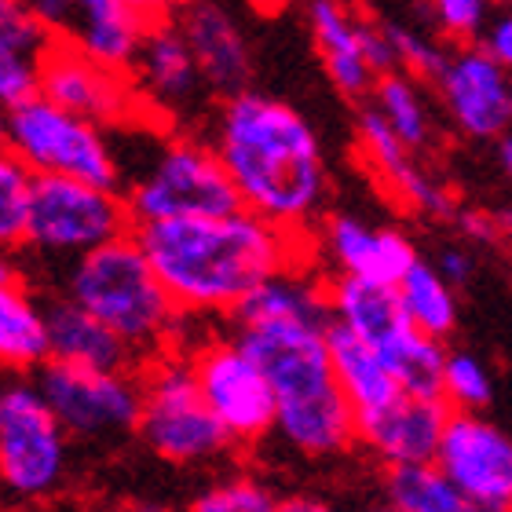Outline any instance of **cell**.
<instances>
[{
	"label": "cell",
	"instance_id": "cell-46",
	"mask_svg": "<svg viewBox=\"0 0 512 512\" xmlns=\"http://www.w3.org/2000/svg\"><path fill=\"white\" fill-rule=\"evenodd\" d=\"M491 8H498V11H512V0H487Z\"/></svg>",
	"mask_w": 512,
	"mask_h": 512
},
{
	"label": "cell",
	"instance_id": "cell-41",
	"mask_svg": "<svg viewBox=\"0 0 512 512\" xmlns=\"http://www.w3.org/2000/svg\"><path fill=\"white\" fill-rule=\"evenodd\" d=\"M125 4L136 11L147 26H154V22H176L194 0H125Z\"/></svg>",
	"mask_w": 512,
	"mask_h": 512
},
{
	"label": "cell",
	"instance_id": "cell-45",
	"mask_svg": "<svg viewBox=\"0 0 512 512\" xmlns=\"http://www.w3.org/2000/svg\"><path fill=\"white\" fill-rule=\"evenodd\" d=\"M498 224H502V242L512 246V209H502V213H498Z\"/></svg>",
	"mask_w": 512,
	"mask_h": 512
},
{
	"label": "cell",
	"instance_id": "cell-40",
	"mask_svg": "<svg viewBox=\"0 0 512 512\" xmlns=\"http://www.w3.org/2000/svg\"><path fill=\"white\" fill-rule=\"evenodd\" d=\"M483 52L491 55L494 63L512 74V11H498L494 19H487L480 41H476Z\"/></svg>",
	"mask_w": 512,
	"mask_h": 512
},
{
	"label": "cell",
	"instance_id": "cell-35",
	"mask_svg": "<svg viewBox=\"0 0 512 512\" xmlns=\"http://www.w3.org/2000/svg\"><path fill=\"white\" fill-rule=\"evenodd\" d=\"M41 59L44 55L0 37V107L11 110L41 92Z\"/></svg>",
	"mask_w": 512,
	"mask_h": 512
},
{
	"label": "cell",
	"instance_id": "cell-36",
	"mask_svg": "<svg viewBox=\"0 0 512 512\" xmlns=\"http://www.w3.org/2000/svg\"><path fill=\"white\" fill-rule=\"evenodd\" d=\"M425 8L436 22V30L458 44L480 41L483 26L491 19L487 0H425Z\"/></svg>",
	"mask_w": 512,
	"mask_h": 512
},
{
	"label": "cell",
	"instance_id": "cell-26",
	"mask_svg": "<svg viewBox=\"0 0 512 512\" xmlns=\"http://www.w3.org/2000/svg\"><path fill=\"white\" fill-rule=\"evenodd\" d=\"M147 22L125 0H74V26L66 41L107 66L128 70L139 52Z\"/></svg>",
	"mask_w": 512,
	"mask_h": 512
},
{
	"label": "cell",
	"instance_id": "cell-28",
	"mask_svg": "<svg viewBox=\"0 0 512 512\" xmlns=\"http://www.w3.org/2000/svg\"><path fill=\"white\" fill-rule=\"evenodd\" d=\"M395 293H399V304H403L406 319L414 322L425 337L447 344L450 337L458 333V322H461L458 289L439 275L436 267H432V260L421 256V260L403 275V282L395 286Z\"/></svg>",
	"mask_w": 512,
	"mask_h": 512
},
{
	"label": "cell",
	"instance_id": "cell-44",
	"mask_svg": "<svg viewBox=\"0 0 512 512\" xmlns=\"http://www.w3.org/2000/svg\"><path fill=\"white\" fill-rule=\"evenodd\" d=\"M498 169H502V176L509 180V187H512V136H509V132L498 139Z\"/></svg>",
	"mask_w": 512,
	"mask_h": 512
},
{
	"label": "cell",
	"instance_id": "cell-51",
	"mask_svg": "<svg viewBox=\"0 0 512 512\" xmlns=\"http://www.w3.org/2000/svg\"><path fill=\"white\" fill-rule=\"evenodd\" d=\"M509 107H512V88H509Z\"/></svg>",
	"mask_w": 512,
	"mask_h": 512
},
{
	"label": "cell",
	"instance_id": "cell-17",
	"mask_svg": "<svg viewBox=\"0 0 512 512\" xmlns=\"http://www.w3.org/2000/svg\"><path fill=\"white\" fill-rule=\"evenodd\" d=\"M450 125L469 139H498L509 132L512 74L494 63L480 44H458L447 55L443 74L432 81Z\"/></svg>",
	"mask_w": 512,
	"mask_h": 512
},
{
	"label": "cell",
	"instance_id": "cell-1",
	"mask_svg": "<svg viewBox=\"0 0 512 512\" xmlns=\"http://www.w3.org/2000/svg\"><path fill=\"white\" fill-rule=\"evenodd\" d=\"M209 143L242 209L311 238L330 202V161L315 125L293 103L256 88L220 99L209 118Z\"/></svg>",
	"mask_w": 512,
	"mask_h": 512
},
{
	"label": "cell",
	"instance_id": "cell-5",
	"mask_svg": "<svg viewBox=\"0 0 512 512\" xmlns=\"http://www.w3.org/2000/svg\"><path fill=\"white\" fill-rule=\"evenodd\" d=\"M139 425L136 439L172 469H202L235 454V443L216 421L183 348L139 366Z\"/></svg>",
	"mask_w": 512,
	"mask_h": 512
},
{
	"label": "cell",
	"instance_id": "cell-39",
	"mask_svg": "<svg viewBox=\"0 0 512 512\" xmlns=\"http://www.w3.org/2000/svg\"><path fill=\"white\" fill-rule=\"evenodd\" d=\"M432 267H436L454 289H465L472 278H476V256H472L469 246H458V242L439 246L436 256H432Z\"/></svg>",
	"mask_w": 512,
	"mask_h": 512
},
{
	"label": "cell",
	"instance_id": "cell-42",
	"mask_svg": "<svg viewBox=\"0 0 512 512\" xmlns=\"http://www.w3.org/2000/svg\"><path fill=\"white\" fill-rule=\"evenodd\" d=\"M282 512H341L333 502H326L322 494H286L282 498Z\"/></svg>",
	"mask_w": 512,
	"mask_h": 512
},
{
	"label": "cell",
	"instance_id": "cell-33",
	"mask_svg": "<svg viewBox=\"0 0 512 512\" xmlns=\"http://www.w3.org/2000/svg\"><path fill=\"white\" fill-rule=\"evenodd\" d=\"M443 403L450 410H487L494 403V374L476 352L447 348L443 363Z\"/></svg>",
	"mask_w": 512,
	"mask_h": 512
},
{
	"label": "cell",
	"instance_id": "cell-8",
	"mask_svg": "<svg viewBox=\"0 0 512 512\" xmlns=\"http://www.w3.org/2000/svg\"><path fill=\"white\" fill-rule=\"evenodd\" d=\"M70 443L33 377H8L0 406V494L15 505L52 502L70 480Z\"/></svg>",
	"mask_w": 512,
	"mask_h": 512
},
{
	"label": "cell",
	"instance_id": "cell-19",
	"mask_svg": "<svg viewBox=\"0 0 512 512\" xmlns=\"http://www.w3.org/2000/svg\"><path fill=\"white\" fill-rule=\"evenodd\" d=\"M450 406L432 395H395L377 414L359 417V447L370 450L384 469L432 465L447 428Z\"/></svg>",
	"mask_w": 512,
	"mask_h": 512
},
{
	"label": "cell",
	"instance_id": "cell-38",
	"mask_svg": "<svg viewBox=\"0 0 512 512\" xmlns=\"http://www.w3.org/2000/svg\"><path fill=\"white\" fill-rule=\"evenodd\" d=\"M450 224L458 227V235L472 246H502V224L498 213H483V209H458Z\"/></svg>",
	"mask_w": 512,
	"mask_h": 512
},
{
	"label": "cell",
	"instance_id": "cell-18",
	"mask_svg": "<svg viewBox=\"0 0 512 512\" xmlns=\"http://www.w3.org/2000/svg\"><path fill=\"white\" fill-rule=\"evenodd\" d=\"M355 143H359L366 169L374 172V180L403 209L428 216V220H454L458 213L454 194L417 161V150L406 147L370 103H363L359 118H355Z\"/></svg>",
	"mask_w": 512,
	"mask_h": 512
},
{
	"label": "cell",
	"instance_id": "cell-29",
	"mask_svg": "<svg viewBox=\"0 0 512 512\" xmlns=\"http://www.w3.org/2000/svg\"><path fill=\"white\" fill-rule=\"evenodd\" d=\"M366 103L388 121V128L410 150L421 154V150L432 147V132L436 128H432V110H428V99L421 92V85H417V77H410L406 70L381 74Z\"/></svg>",
	"mask_w": 512,
	"mask_h": 512
},
{
	"label": "cell",
	"instance_id": "cell-43",
	"mask_svg": "<svg viewBox=\"0 0 512 512\" xmlns=\"http://www.w3.org/2000/svg\"><path fill=\"white\" fill-rule=\"evenodd\" d=\"M0 282H26V267L19 260V249H0Z\"/></svg>",
	"mask_w": 512,
	"mask_h": 512
},
{
	"label": "cell",
	"instance_id": "cell-34",
	"mask_svg": "<svg viewBox=\"0 0 512 512\" xmlns=\"http://www.w3.org/2000/svg\"><path fill=\"white\" fill-rule=\"evenodd\" d=\"M384 33H388V41H392V52H395V63L399 70H406L410 77L417 81H436L443 74V66H447V48L432 37H425L421 30L414 26H403V22H381Z\"/></svg>",
	"mask_w": 512,
	"mask_h": 512
},
{
	"label": "cell",
	"instance_id": "cell-50",
	"mask_svg": "<svg viewBox=\"0 0 512 512\" xmlns=\"http://www.w3.org/2000/svg\"><path fill=\"white\" fill-rule=\"evenodd\" d=\"M4 388H8V377H0V406H4Z\"/></svg>",
	"mask_w": 512,
	"mask_h": 512
},
{
	"label": "cell",
	"instance_id": "cell-30",
	"mask_svg": "<svg viewBox=\"0 0 512 512\" xmlns=\"http://www.w3.org/2000/svg\"><path fill=\"white\" fill-rule=\"evenodd\" d=\"M384 502L399 512H491L465 498L436 465L384 469Z\"/></svg>",
	"mask_w": 512,
	"mask_h": 512
},
{
	"label": "cell",
	"instance_id": "cell-15",
	"mask_svg": "<svg viewBox=\"0 0 512 512\" xmlns=\"http://www.w3.org/2000/svg\"><path fill=\"white\" fill-rule=\"evenodd\" d=\"M432 465L476 505L512 512V432L487 410H450Z\"/></svg>",
	"mask_w": 512,
	"mask_h": 512
},
{
	"label": "cell",
	"instance_id": "cell-2",
	"mask_svg": "<svg viewBox=\"0 0 512 512\" xmlns=\"http://www.w3.org/2000/svg\"><path fill=\"white\" fill-rule=\"evenodd\" d=\"M136 238L191 322L231 319L267 278L311 264V238L289 235L249 209L147 224L136 227Z\"/></svg>",
	"mask_w": 512,
	"mask_h": 512
},
{
	"label": "cell",
	"instance_id": "cell-6",
	"mask_svg": "<svg viewBox=\"0 0 512 512\" xmlns=\"http://www.w3.org/2000/svg\"><path fill=\"white\" fill-rule=\"evenodd\" d=\"M330 315L337 326L352 330L392 366L399 388L410 395L443 399V363L447 344L432 341L406 319L395 286L366 282V278L326 275Z\"/></svg>",
	"mask_w": 512,
	"mask_h": 512
},
{
	"label": "cell",
	"instance_id": "cell-49",
	"mask_svg": "<svg viewBox=\"0 0 512 512\" xmlns=\"http://www.w3.org/2000/svg\"><path fill=\"white\" fill-rule=\"evenodd\" d=\"M4 121H8V110L0 107V143H4Z\"/></svg>",
	"mask_w": 512,
	"mask_h": 512
},
{
	"label": "cell",
	"instance_id": "cell-25",
	"mask_svg": "<svg viewBox=\"0 0 512 512\" xmlns=\"http://www.w3.org/2000/svg\"><path fill=\"white\" fill-rule=\"evenodd\" d=\"M330 359H333L337 388L352 403L355 417L377 414L381 406L392 403L395 395H403L392 366L384 363L370 344L359 341L352 330H344L337 322H330Z\"/></svg>",
	"mask_w": 512,
	"mask_h": 512
},
{
	"label": "cell",
	"instance_id": "cell-11",
	"mask_svg": "<svg viewBox=\"0 0 512 512\" xmlns=\"http://www.w3.org/2000/svg\"><path fill=\"white\" fill-rule=\"evenodd\" d=\"M44 403L59 425L81 443H114L136 436L139 425V370H92V366L48 363L33 374Z\"/></svg>",
	"mask_w": 512,
	"mask_h": 512
},
{
	"label": "cell",
	"instance_id": "cell-27",
	"mask_svg": "<svg viewBox=\"0 0 512 512\" xmlns=\"http://www.w3.org/2000/svg\"><path fill=\"white\" fill-rule=\"evenodd\" d=\"M260 319H297V322H333L326 278L315 264L289 267L282 275L267 278L235 308L231 322H260Z\"/></svg>",
	"mask_w": 512,
	"mask_h": 512
},
{
	"label": "cell",
	"instance_id": "cell-14",
	"mask_svg": "<svg viewBox=\"0 0 512 512\" xmlns=\"http://www.w3.org/2000/svg\"><path fill=\"white\" fill-rule=\"evenodd\" d=\"M41 96L110 132L150 125L128 70L107 66L70 41H52L41 59Z\"/></svg>",
	"mask_w": 512,
	"mask_h": 512
},
{
	"label": "cell",
	"instance_id": "cell-4",
	"mask_svg": "<svg viewBox=\"0 0 512 512\" xmlns=\"http://www.w3.org/2000/svg\"><path fill=\"white\" fill-rule=\"evenodd\" d=\"M121 194L136 227L242 209L235 183L224 161L216 158L209 136H194L187 128L154 125L147 154L125 161Z\"/></svg>",
	"mask_w": 512,
	"mask_h": 512
},
{
	"label": "cell",
	"instance_id": "cell-32",
	"mask_svg": "<svg viewBox=\"0 0 512 512\" xmlns=\"http://www.w3.org/2000/svg\"><path fill=\"white\" fill-rule=\"evenodd\" d=\"M33 176L26 161L0 143V249L26 246V224H30Z\"/></svg>",
	"mask_w": 512,
	"mask_h": 512
},
{
	"label": "cell",
	"instance_id": "cell-48",
	"mask_svg": "<svg viewBox=\"0 0 512 512\" xmlns=\"http://www.w3.org/2000/svg\"><path fill=\"white\" fill-rule=\"evenodd\" d=\"M114 512H161V509H154V505H136V509H114Z\"/></svg>",
	"mask_w": 512,
	"mask_h": 512
},
{
	"label": "cell",
	"instance_id": "cell-13",
	"mask_svg": "<svg viewBox=\"0 0 512 512\" xmlns=\"http://www.w3.org/2000/svg\"><path fill=\"white\" fill-rule=\"evenodd\" d=\"M128 77H132L139 103L147 110V121L161 128H183L213 99L180 22L147 26L136 59L128 66Z\"/></svg>",
	"mask_w": 512,
	"mask_h": 512
},
{
	"label": "cell",
	"instance_id": "cell-47",
	"mask_svg": "<svg viewBox=\"0 0 512 512\" xmlns=\"http://www.w3.org/2000/svg\"><path fill=\"white\" fill-rule=\"evenodd\" d=\"M363 512H399V509H395V505L384 502V505H370V509H363Z\"/></svg>",
	"mask_w": 512,
	"mask_h": 512
},
{
	"label": "cell",
	"instance_id": "cell-9",
	"mask_svg": "<svg viewBox=\"0 0 512 512\" xmlns=\"http://www.w3.org/2000/svg\"><path fill=\"white\" fill-rule=\"evenodd\" d=\"M132 231L136 224L118 187L70 180V176H37L22 249L66 267L77 256Z\"/></svg>",
	"mask_w": 512,
	"mask_h": 512
},
{
	"label": "cell",
	"instance_id": "cell-12",
	"mask_svg": "<svg viewBox=\"0 0 512 512\" xmlns=\"http://www.w3.org/2000/svg\"><path fill=\"white\" fill-rule=\"evenodd\" d=\"M231 333L264 370V377L275 388L278 406L308 403L315 395L337 388L330 359V322H231Z\"/></svg>",
	"mask_w": 512,
	"mask_h": 512
},
{
	"label": "cell",
	"instance_id": "cell-21",
	"mask_svg": "<svg viewBox=\"0 0 512 512\" xmlns=\"http://www.w3.org/2000/svg\"><path fill=\"white\" fill-rule=\"evenodd\" d=\"M176 22L216 103L253 88V48L235 11L220 0H194Z\"/></svg>",
	"mask_w": 512,
	"mask_h": 512
},
{
	"label": "cell",
	"instance_id": "cell-22",
	"mask_svg": "<svg viewBox=\"0 0 512 512\" xmlns=\"http://www.w3.org/2000/svg\"><path fill=\"white\" fill-rule=\"evenodd\" d=\"M275 436L300 458L330 461L359 447V417L341 388L275 410Z\"/></svg>",
	"mask_w": 512,
	"mask_h": 512
},
{
	"label": "cell",
	"instance_id": "cell-3",
	"mask_svg": "<svg viewBox=\"0 0 512 512\" xmlns=\"http://www.w3.org/2000/svg\"><path fill=\"white\" fill-rule=\"evenodd\" d=\"M59 293L107 322L139 366L187 344L191 319L161 286L136 231L70 260L59 278Z\"/></svg>",
	"mask_w": 512,
	"mask_h": 512
},
{
	"label": "cell",
	"instance_id": "cell-16",
	"mask_svg": "<svg viewBox=\"0 0 512 512\" xmlns=\"http://www.w3.org/2000/svg\"><path fill=\"white\" fill-rule=\"evenodd\" d=\"M319 260L330 275L399 286L421 253L399 227L374 224L359 213H326L311 231V264Z\"/></svg>",
	"mask_w": 512,
	"mask_h": 512
},
{
	"label": "cell",
	"instance_id": "cell-7",
	"mask_svg": "<svg viewBox=\"0 0 512 512\" xmlns=\"http://www.w3.org/2000/svg\"><path fill=\"white\" fill-rule=\"evenodd\" d=\"M118 132L59 107L48 96H30L8 110L4 143H8L33 176H70V180L118 187L125 180V158Z\"/></svg>",
	"mask_w": 512,
	"mask_h": 512
},
{
	"label": "cell",
	"instance_id": "cell-37",
	"mask_svg": "<svg viewBox=\"0 0 512 512\" xmlns=\"http://www.w3.org/2000/svg\"><path fill=\"white\" fill-rule=\"evenodd\" d=\"M0 37L11 44H22V48H30V52H37V55L48 52L55 41L52 33L33 19V11L26 0H0Z\"/></svg>",
	"mask_w": 512,
	"mask_h": 512
},
{
	"label": "cell",
	"instance_id": "cell-20",
	"mask_svg": "<svg viewBox=\"0 0 512 512\" xmlns=\"http://www.w3.org/2000/svg\"><path fill=\"white\" fill-rule=\"evenodd\" d=\"M304 26L330 85L355 103L370 99L377 85V70L366 55L370 19L355 11L352 0H304Z\"/></svg>",
	"mask_w": 512,
	"mask_h": 512
},
{
	"label": "cell",
	"instance_id": "cell-31",
	"mask_svg": "<svg viewBox=\"0 0 512 512\" xmlns=\"http://www.w3.org/2000/svg\"><path fill=\"white\" fill-rule=\"evenodd\" d=\"M187 512H282V494L256 472H227L205 483Z\"/></svg>",
	"mask_w": 512,
	"mask_h": 512
},
{
	"label": "cell",
	"instance_id": "cell-23",
	"mask_svg": "<svg viewBox=\"0 0 512 512\" xmlns=\"http://www.w3.org/2000/svg\"><path fill=\"white\" fill-rule=\"evenodd\" d=\"M44 315H48V348L55 363L92 366V370H139L136 355L128 352L118 333L70 297L63 293L48 297Z\"/></svg>",
	"mask_w": 512,
	"mask_h": 512
},
{
	"label": "cell",
	"instance_id": "cell-24",
	"mask_svg": "<svg viewBox=\"0 0 512 512\" xmlns=\"http://www.w3.org/2000/svg\"><path fill=\"white\" fill-rule=\"evenodd\" d=\"M52 359L44 300L30 282H0V374L33 377Z\"/></svg>",
	"mask_w": 512,
	"mask_h": 512
},
{
	"label": "cell",
	"instance_id": "cell-10",
	"mask_svg": "<svg viewBox=\"0 0 512 512\" xmlns=\"http://www.w3.org/2000/svg\"><path fill=\"white\" fill-rule=\"evenodd\" d=\"M183 352L191 355L205 403L238 450L260 447L264 439L275 436V388L253 355L238 344L235 333L227 330L202 337L194 344H183Z\"/></svg>",
	"mask_w": 512,
	"mask_h": 512
}]
</instances>
